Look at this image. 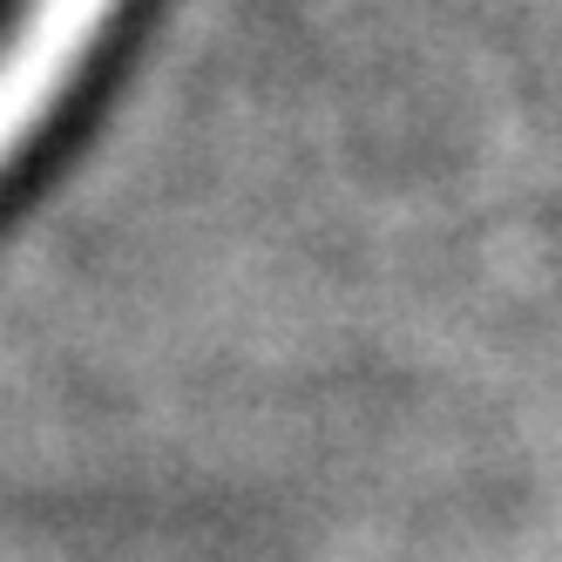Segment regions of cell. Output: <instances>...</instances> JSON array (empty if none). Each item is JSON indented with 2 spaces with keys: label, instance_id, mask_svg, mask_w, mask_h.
Returning a JSON list of instances; mask_svg holds the SVG:
<instances>
[{
  "label": "cell",
  "instance_id": "1",
  "mask_svg": "<svg viewBox=\"0 0 562 562\" xmlns=\"http://www.w3.org/2000/svg\"><path fill=\"white\" fill-rule=\"evenodd\" d=\"M115 14L123 0H21V14L0 27V177L48 130L61 95L82 82Z\"/></svg>",
  "mask_w": 562,
  "mask_h": 562
}]
</instances>
